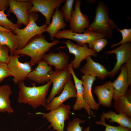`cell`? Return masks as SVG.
Here are the masks:
<instances>
[{"label":"cell","mask_w":131,"mask_h":131,"mask_svg":"<svg viewBox=\"0 0 131 131\" xmlns=\"http://www.w3.org/2000/svg\"><path fill=\"white\" fill-rule=\"evenodd\" d=\"M52 83L50 80L45 85L36 86L34 83L32 84L33 86L31 87L26 86L23 81L19 82L18 102L28 104L35 109L41 106L45 107L47 105L46 96Z\"/></svg>","instance_id":"6da1fadb"},{"label":"cell","mask_w":131,"mask_h":131,"mask_svg":"<svg viewBox=\"0 0 131 131\" xmlns=\"http://www.w3.org/2000/svg\"><path fill=\"white\" fill-rule=\"evenodd\" d=\"M59 42L57 39L52 42H49L42 34H38L32 38L23 48L14 51L13 54L25 55L29 56L31 58L30 63L32 66L42 60L45 53Z\"/></svg>","instance_id":"7a4b0ae2"},{"label":"cell","mask_w":131,"mask_h":131,"mask_svg":"<svg viewBox=\"0 0 131 131\" xmlns=\"http://www.w3.org/2000/svg\"><path fill=\"white\" fill-rule=\"evenodd\" d=\"M109 9L103 2L99 1L96 9L94 21L90 24L86 30L99 33L107 38L113 36V30L118 28L113 20L108 18Z\"/></svg>","instance_id":"3957f363"},{"label":"cell","mask_w":131,"mask_h":131,"mask_svg":"<svg viewBox=\"0 0 131 131\" xmlns=\"http://www.w3.org/2000/svg\"><path fill=\"white\" fill-rule=\"evenodd\" d=\"M29 22L26 27L22 29L17 28L14 31V33L18 37L19 46L18 49L24 47L33 37L45 32L48 25L45 23L41 26L37 25L36 22L39 18L37 13L28 12Z\"/></svg>","instance_id":"277c9868"},{"label":"cell","mask_w":131,"mask_h":131,"mask_svg":"<svg viewBox=\"0 0 131 131\" xmlns=\"http://www.w3.org/2000/svg\"><path fill=\"white\" fill-rule=\"evenodd\" d=\"M70 108L69 105L63 104L57 108L50 111L48 113L39 112L36 114L42 115L43 118H45L48 122L50 123L48 129L52 127L53 131H64L65 122L69 118Z\"/></svg>","instance_id":"5b68a950"},{"label":"cell","mask_w":131,"mask_h":131,"mask_svg":"<svg viewBox=\"0 0 131 131\" xmlns=\"http://www.w3.org/2000/svg\"><path fill=\"white\" fill-rule=\"evenodd\" d=\"M83 33H76L70 30L63 29L58 31L54 37L58 39L65 38L75 41L77 45L82 46L88 44L89 47L92 49L93 44L96 40L104 38V36L99 33L93 32L88 30H84Z\"/></svg>","instance_id":"8992f818"},{"label":"cell","mask_w":131,"mask_h":131,"mask_svg":"<svg viewBox=\"0 0 131 131\" xmlns=\"http://www.w3.org/2000/svg\"><path fill=\"white\" fill-rule=\"evenodd\" d=\"M8 3V15L13 13L15 15L17 19L16 24L19 27L22 24L26 26L29 22L28 12L33 5L30 0H9Z\"/></svg>","instance_id":"52a82bcc"},{"label":"cell","mask_w":131,"mask_h":131,"mask_svg":"<svg viewBox=\"0 0 131 131\" xmlns=\"http://www.w3.org/2000/svg\"><path fill=\"white\" fill-rule=\"evenodd\" d=\"M23 55L16 54L10 55L7 64L9 70L13 74L12 81L16 85L19 81L24 82L32 71V66L30 62L22 63L19 61V58Z\"/></svg>","instance_id":"ba28073f"},{"label":"cell","mask_w":131,"mask_h":131,"mask_svg":"<svg viewBox=\"0 0 131 131\" xmlns=\"http://www.w3.org/2000/svg\"><path fill=\"white\" fill-rule=\"evenodd\" d=\"M32 7L29 12L37 13L39 12L45 17V23L48 25L50 23L51 17L55 10L60 7L65 0H30Z\"/></svg>","instance_id":"9c48e42d"},{"label":"cell","mask_w":131,"mask_h":131,"mask_svg":"<svg viewBox=\"0 0 131 131\" xmlns=\"http://www.w3.org/2000/svg\"><path fill=\"white\" fill-rule=\"evenodd\" d=\"M49 74L50 80L52 82L53 86L49 95L46 100L47 105L56 95L60 94L65 84L71 78V75L68 68L61 70L53 71Z\"/></svg>","instance_id":"30bf717a"},{"label":"cell","mask_w":131,"mask_h":131,"mask_svg":"<svg viewBox=\"0 0 131 131\" xmlns=\"http://www.w3.org/2000/svg\"><path fill=\"white\" fill-rule=\"evenodd\" d=\"M66 45L69 52L74 54L75 58L71 61V64L73 68L78 69L80 67L81 62L89 56L97 57V52L94 50L89 48L87 44L81 46L75 44L70 40L63 41Z\"/></svg>","instance_id":"8fae6325"},{"label":"cell","mask_w":131,"mask_h":131,"mask_svg":"<svg viewBox=\"0 0 131 131\" xmlns=\"http://www.w3.org/2000/svg\"><path fill=\"white\" fill-rule=\"evenodd\" d=\"M81 2L80 0L75 1L74 9L72 12L69 21L70 30L76 33H82L90 25L88 16L83 14L81 10Z\"/></svg>","instance_id":"7c38bea8"},{"label":"cell","mask_w":131,"mask_h":131,"mask_svg":"<svg viewBox=\"0 0 131 131\" xmlns=\"http://www.w3.org/2000/svg\"><path fill=\"white\" fill-rule=\"evenodd\" d=\"M105 53L116 55V64L112 69L109 71V76L113 77L119 71L122 65L131 58V44L128 43L121 44L117 48L105 52Z\"/></svg>","instance_id":"4fadbf2b"},{"label":"cell","mask_w":131,"mask_h":131,"mask_svg":"<svg viewBox=\"0 0 131 131\" xmlns=\"http://www.w3.org/2000/svg\"><path fill=\"white\" fill-rule=\"evenodd\" d=\"M68 68L73 78L76 92V99L73 106V109L75 111L80 110L83 108L89 115L93 116V112L83 97V87L82 80L76 76L70 63L69 64Z\"/></svg>","instance_id":"5bb4252c"},{"label":"cell","mask_w":131,"mask_h":131,"mask_svg":"<svg viewBox=\"0 0 131 131\" xmlns=\"http://www.w3.org/2000/svg\"><path fill=\"white\" fill-rule=\"evenodd\" d=\"M76 88L73 81L71 78L65 84L60 95L54 98L45 107L47 110L50 111L59 107L68 99L71 98H76Z\"/></svg>","instance_id":"9a60e30c"},{"label":"cell","mask_w":131,"mask_h":131,"mask_svg":"<svg viewBox=\"0 0 131 131\" xmlns=\"http://www.w3.org/2000/svg\"><path fill=\"white\" fill-rule=\"evenodd\" d=\"M37 66L31 71L27 77L31 81L41 84L50 81L49 74L53 71L51 66L44 60L39 61Z\"/></svg>","instance_id":"2e32d148"},{"label":"cell","mask_w":131,"mask_h":131,"mask_svg":"<svg viewBox=\"0 0 131 131\" xmlns=\"http://www.w3.org/2000/svg\"><path fill=\"white\" fill-rule=\"evenodd\" d=\"M86 60V64L80 69L84 75L97 77L102 80L109 76V71L103 65L93 61L91 56L88 57Z\"/></svg>","instance_id":"e0dca14e"},{"label":"cell","mask_w":131,"mask_h":131,"mask_svg":"<svg viewBox=\"0 0 131 131\" xmlns=\"http://www.w3.org/2000/svg\"><path fill=\"white\" fill-rule=\"evenodd\" d=\"M94 92L97 97L99 105L106 107L111 106L114 92L111 81H108L102 85L96 86Z\"/></svg>","instance_id":"ac0fdd59"},{"label":"cell","mask_w":131,"mask_h":131,"mask_svg":"<svg viewBox=\"0 0 131 131\" xmlns=\"http://www.w3.org/2000/svg\"><path fill=\"white\" fill-rule=\"evenodd\" d=\"M69 55L62 51L55 53L51 52L48 54H45L43 59L50 66H54L55 71L62 70L68 68Z\"/></svg>","instance_id":"d6986e66"},{"label":"cell","mask_w":131,"mask_h":131,"mask_svg":"<svg viewBox=\"0 0 131 131\" xmlns=\"http://www.w3.org/2000/svg\"><path fill=\"white\" fill-rule=\"evenodd\" d=\"M121 72L116 79L112 83L114 100L125 95L129 86L127 73L125 64L120 68Z\"/></svg>","instance_id":"ffe728a7"},{"label":"cell","mask_w":131,"mask_h":131,"mask_svg":"<svg viewBox=\"0 0 131 131\" xmlns=\"http://www.w3.org/2000/svg\"><path fill=\"white\" fill-rule=\"evenodd\" d=\"M81 78L85 100L91 109L97 110L100 105L95 101L92 92V84L96 79V77L93 76L84 75Z\"/></svg>","instance_id":"44dd1931"},{"label":"cell","mask_w":131,"mask_h":131,"mask_svg":"<svg viewBox=\"0 0 131 131\" xmlns=\"http://www.w3.org/2000/svg\"><path fill=\"white\" fill-rule=\"evenodd\" d=\"M63 13L59 8L56 9L52 16L51 22L47 27L45 32L49 34L52 41L54 40L56 34L62 29H65L66 25L64 21Z\"/></svg>","instance_id":"7402d4cb"},{"label":"cell","mask_w":131,"mask_h":131,"mask_svg":"<svg viewBox=\"0 0 131 131\" xmlns=\"http://www.w3.org/2000/svg\"><path fill=\"white\" fill-rule=\"evenodd\" d=\"M114 107L117 112L131 118V89L128 90L125 95L114 100Z\"/></svg>","instance_id":"603a6c76"},{"label":"cell","mask_w":131,"mask_h":131,"mask_svg":"<svg viewBox=\"0 0 131 131\" xmlns=\"http://www.w3.org/2000/svg\"><path fill=\"white\" fill-rule=\"evenodd\" d=\"M12 91L10 86L3 85L0 86V113L7 112L9 114L13 112L11 106L10 95Z\"/></svg>","instance_id":"cb8c5ba5"},{"label":"cell","mask_w":131,"mask_h":131,"mask_svg":"<svg viewBox=\"0 0 131 131\" xmlns=\"http://www.w3.org/2000/svg\"><path fill=\"white\" fill-rule=\"evenodd\" d=\"M0 45L7 46L10 50V55L17 49L19 46L18 36L12 32L0 31Z\"/></svg>","instance_id":"d4e9b609"},{"label":"cell","mask_w":131,"mask_h":131,"mask_svg":"<svg viewBox=\"0 0 131 131\" xmlns=\"http://www.w3.org/2000/svg\"><path fill=\"white\" fill-rule=\"evenodd\" d=\"M100 118V119H108L109 123H117L120 126L131 129V118L123 114H117L113 111H109L107 112H103Z\"/></svg>","instance_id":"484cf974"},{"label":"cell","mask_w":131,"mask_h":131,"mask_svg":"<svg viewBox=\"0 0 131 131\" xmlns=\"http://www.w3.org/2000/svg\"><path fill=\"white\" fill-rule=\"evenodd\" d=\"M9 15L4 13V11H0V26L5 28L14 31L19 27L16 23L14 24L7 18Z\"/></svg>","instance_id":"4316f807"},{"label":"cell","mask_w":131,"mask_h":131,"mask_svg":"<svg viewBox=\"0 0 131 131\" xmlns=\"http://www.w3.org/2000/svg\"><path fill=\"white\" fill-rule=\"evenodd\" d=\"M96 124L101 125L106 127L105 131H131V129L119 125L118 126L110 125L106 124L105 122V119H101L99 121L95 122ZM90 127L88 126L84 129L82 131H90Z\"/></svg>","instance_id":"83f0119b"},{"label":"cell","mask_w":131,"mask_h":131,"mask_svg":"<svg viewBox=\"0 0 131 131\" xmlns=\"http://www.w3.org/2000/svg\"><path fill=\"white\" fill-rule=\"evenodd\" d=\"M117 30L121 33L122 39L120 41L115 44H112L110 47L112 48L119 45L131 42V28H124L121 29L118 28Z\"/></svg>","instance_id":"f1b7e54d"},{"label":"cell","mask_w":131,"mask_h":131,"mask_svg":"<svg viewBox=\"0 0 131 131\" xmlns=\"http://www.w3.org/2000/svg\"><path fill=\"white\" fill-rule=\"evenodd\" d=\"M74 0H66L64 5L61 7L64 16V19L66 22L69 21L73 11Z\"/></svg>","instance_id":"f546056e"},{"label":"cell","mask_w":131,"mask_h":131,"mask_svg":"<svg viewBox=\"0 0 131 131\" xmlns=\"http://www.w3.org/2000/svg\"><path fill=\"white\" fill-rule=\"evenodd\" d=\"M86 121V120H81L78 118H74L69 122L67 127L66 128L67 131H82L83 127L81 126L80 124Z\"/></svg>","instance_id":"4dcf8cb0"},{"label":"cell","mask_w":131,"mask_h":131,"mask_svg":"<svg viewBox=\"0 0 131 131\" xmlns=\"http://www.w3.org/2000/svg\"><path fill=\"white\" fill-rule=\"evenodd\" d=\"M13 76V74L9 70L7 64L0 62V83L6 78Z\"/></svg>","instance_id":"1f68e13d"},{"label":"cell","mask_w":131,"mask_h":131,"mask_svg":"<svg viewBox=\"0 0 131 131\" xmlns=\"http://www.w3.org/2000/svg\"><path fill=\"white\" fill-rule=\"evenodd\" d=\"M9 48L6 45H0V62L7 64L9 59Z\"/></svg>","instance_id":"d6a6232c"},{"label":"cell","mask_w":131,"mask_h":131,"mask_svg":"<svg viewBox=\"0 0 131 131\" xmlns=\"http://www.w3.org/2000/svg\"><path fill=\"white\" fill-rule=\"evenodd\" d=\"M107 43V40L103 38L98 39L93 42L92 47V49L97 52H99L103 49Z\"/></svg>","instance_id":"836d02e7"},{"label":"cell","mask_w":131,"mask_h":131,"mask_svg":"<svg viewBox=\"0 0 131 131\" xmlns=\"http://www.w3.org/2000/svg\"><path fill=\"white\" fill-rule=\"evenodd\" d=\"M125 64L126 69L129 86L131 84V58L129 59Z\"/></svg>","instance_id":"e575fe53"},{"label":"cell","mask_w":131,"mask_h":131,"mask_svg":"<svg viewBox=\"0 0 131 131\" xmlns=\"http://www.w3.org/2000/svg\"><path fill=\"white\" fill-rule=\"evenodd\" d=\"M8 0H0V11H5L8 6Z\"/></svg>","instance_id":"d590c367"},{"label":"cell","mask_w":131,"mask_h":131,"mask_svg":"<svg viewBox=\"0 0 131 131\" xmlns=\"http://www.w3.org/2000/svg\"><path fill=\"white\" fill-rule=\"evenodd\" d=\"M0 31H3L9 32H12V31L11 30L6 29L1 26H0Z\"/></svg>","instance_id":"8d00e7d4"}]
</instances>
